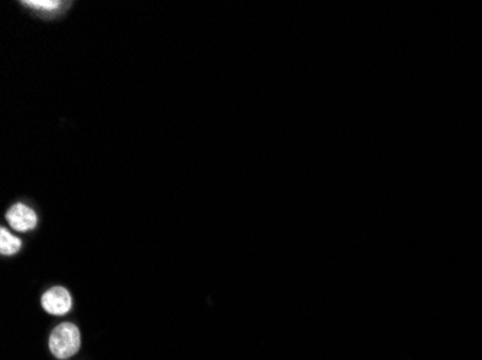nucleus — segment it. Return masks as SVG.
<instances>
[{
	"mask_svg": "<svg viewBox=\"0 0 482 360\" xmlns=\"http://www.w3.org/2000/svg\"><path fill=\"white\" fill-rule=\"evenodd\" d=\"M22 247V241L8 232L6 228L0 230V252L2 255H14L19 252Z\"/></svg>",
	"mask_w": 482,
	"mask_h": 360,
	"instance_id": "4",
	"label": "nucleus"
},
{
	"mask_svg": "<svg viewBox=\"0 0 482 360\" xmlns=\"http://www.w3.org/2000/svg\"><path fill=\"white\" fill-rule=\"evenodd\" d=\"M6 220L9 225L19 232H28L34 230L38 224V216L25 203H15L6 213Z\"/></svg>",
	"mask_w": 482,
	"mask_h": 360,
	"instance_id": "3",
	"label": "nucleus"
},
{
	"mask_svg": "<svg viewBox=\"0 0 482 360\" xmlns=\"http://www.w3.org/2000/svg\"><path fill=\"white\" fill-rule=\"evenodd\" d=\"M24 5L38 11L52 12L61 6V2H56V0H31V2H24Z\"/></svg>",
	"mask_w": 482,
	"mask_h": 360,
	"instance_id": "5",
	"label": "nucleus"
},
{
	"mask_svg": "<svg viewBox=\"0 0 482 360\" xmlns=\"http://www.w3.org/2000/svg\"><path fill=\"white\" fill-rule=\"evenodd\" d=\"M73 300L64 287H54L42 296V307L54 316H64L71 310Z\"/></svg>",
	"mask_w": 482,
	"mask_h": 360,
	"instance_id": "2",
	"label": "nucleus"
},
{
	"mask_svg": "<svg viewBox=\"0 0 482 360\" xmlns=\"http://www.w3.org/2000/svg\"><path fill=\"white\" fill-rule=\"evenodd\" d=\"M81 344L80 330L73 323H62L56 326L49 337V350L58 359L74 356Z\"/></svg>",
	"mask_w": 482,
	"mask_h": 360,
	"instance_id": "1",
	"label": "nucleus"
}]
</instances>
